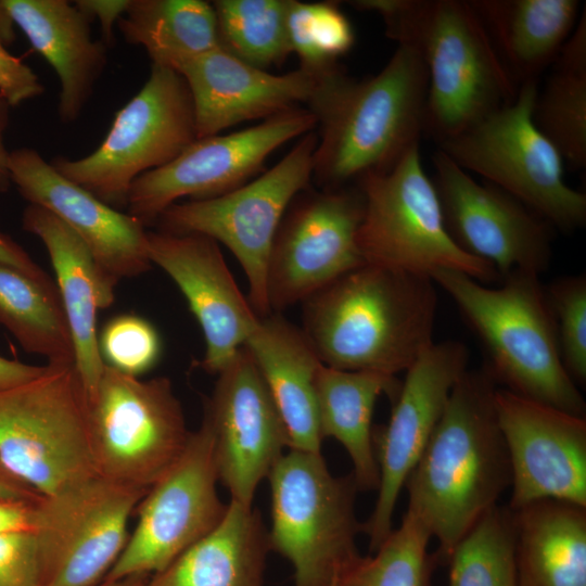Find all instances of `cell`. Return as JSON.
<instances>
[{"mask_svg": "<svg viewBox=\"0 0 586 586\" xmlns=\"http://www.w3.org/2000/svg\"><path fill=\"white\" fill-rule=\"evenodd\" d=\"M495 406L510 463L508 508L543 499L586 507L585 417L498 387Z\"/></svg>", "mask_w": 586, "mask_h": 586, "instance_id": "20", "label": "cell"}, {"mask_svg": "<svg viewBox=\"0 0 586 586\" xmlns=\"http://www.w3.org/2000/svg\"><path fill=\"white\" fill-rule=\"evenodd\" d=\"M496 390L485 367L462 373L406 481L407 511L437 539V564L447 563L459 540L510 487Z\"/></svg>", "mask_w": 586, "mask_h": 586, "instance_id": "1", "label": "cell"}, {"mask_svg": "<svg viewBox=\"0 0 586 586\" xmlns=\"http://www.w3.org/2000/svg\"><path fill=\"white\" fill-rule=\"evenodd\" d=\"M256 364L284 424L289 449L320 454L316 375L322 364L302 329L270 314L243 345Z\"/></svg>", "mask_w": 586, "mask_h": 586, "instance_id": "26", "label": "cell"}, {"mask_svg": "<svg viewBox=\"0 0 586 586\" xmlns=\"http://www.w3.org/2000/svg\"><path fill=\"white\" fill-rule=\"evenodd\" d=\"M74 3L91 21L99 20L103 42L109 47L114 41L113 26L125 14L130 0H79Z\"/></svg>", "mask_w": 586, "mask_h": 586, "instance_id": "42", "label": "cell"}, {"mask_svg": "<svg viewBox=\"0 0 586 586\" xmlns=\"http://www.w3.org/2000/svg\"><path fill=\"white\" fill-rule=\"evenodd\" d=\"M149 576H130L117 581H102L95 586H143Z\"/></svg>", "mask_w": 586, "mask_h": 586, "instance_id": "49", "label": "cell"}, {"mask_svg": "<svg viewBox=\"0 0 586 586\" xmlns=\"http://www.w3.org/2000/svg\"><path fill=\"white\" fill-rule=\"evenodd\" d=\"M430 539L425 526L406 511L375 551L359 553L342 569L335 586H431L437 562L429 552Z\"/></svg>", "mask_w": 586, "mask_h": 586, "instance_id": "35", "label": "cell"}, {"mask_svg": "<svg viewBox=\"0 0 586 586\" xmlns=\"http://www.w3.org/2000/svg\"><path fill=\"white\" fill-rule=\"evenodd\" d=\"M513 82L549 68L581 15L577 0H469Z\"/></svg>", "mask_w": 586, "mask_h": 586, "instance_id": "27", "label": "cell"}, {"mask_svg": "<svg viewBox=\"0 0 586 586\" xmlns=\"http://www.w3.org/2000/svg\"><path fill=\"white\" fill-rule=\"evenodd\" d=\"M346 3L380 16L388 38L420 55L428 74L423 135L437 145L514 100L519 87L470 1Z\"/></svg>", "mask_w": 586, "mask_h": 586, "instance_id": "4", "label": "cell"}, {"mask_svg": "<svg viewBox=\"0 0 586 586\" xmlns=\"http://www.w3.org/2000/svg\"><path fill=\"white\" fill-rule=\"evenodd\" d=\"M14 24L59 77L60 119L81 114L107 61V46L91 38V20L65 0H2Z\"/></svg>", "mask_w": 586, "mask_h": 586, "instance_id": "25", "label": "cell"}, {"mask_svg": "<svg viewBox=\"0 0 586 586\" xmlns=\"http://www.w3.org/2000/svg\"><path fill=\"white\" fill-rule=\"evenodd\" d=\"M44 88L37 74L22 59L11 54L0 39V94L10 106L42 94Z\"/></svg>", "mask_w": 586, "mask_h": 586, "instance_id": "41", "label": "cell"}, {"mask_svg": "<svg viewBox=\"0 0 586 586\" xmlns=\"http://www.w3.org/2000/svg\"><path fill=\"white\" fill-rule=\"evenodd\" d=\"M15 24L4 7L2 0H0V39L5 46L11 44L15 38Z\"/></svg>", "mask_w": 586, "mask_h": 586, "instance_id": "48", "label": "cell"}, {"mask_svg": "<svg viewBox=\"0 0 586 586\" xmlns=\"http://www.w3.org/2000/svg\"><path fill=\"white\" fill-rule=\"evenodd\" d=\"M290 0H216L220 46L235 58L267 71L292 54L286 29Z\"/></svg>", "mask_w": 586, "mask_h": 586, "instance_id": "34", "label": "cell"}, {"mask_svg": "<svg viewBox=\"0 0 586 586\" xmlns=\"http://www.w3.org/2000/svg\"><path fill=\"white\" fill-rule=\"evenodd\" d=\"M533 106V120L564 164L586 166V14L585 11L550 66Z\"/></svg>", "mask_w": 586, "mask_h": 586, "instance_id": "32", "label": "cell"}, {"mask_svg": "<svg viewBox=\"0 0 586 586\" xmlns=\"http://www.w3.org/2000/svg\"><path fill=\"white\" fill-rule=\"evenodd\" d=\"M356 184L365 200L357 231L365 263L430 278L446 269L483 284L501 281L494 266L462 251L448 233L437 192L422 166L420 144L390 170Z\"/></svg>", "mask_w": 586, "mask_h": 586, "instance_id": "9", "label": "cell"}, {"mask_svg": "<svg viewBox=\"0 0 586 586\" xmlns=\"http://www.w3.org/2000/svg\"><path fill=\"white\" fill-rule=\"evenodd\" d=\"M0 586H40L31 531L0 533Z\"/></svg>", "mask_w": 586, "mask_h": 586, "instance_id": "40", "label": "cell"}, {"mask_svg": "<svg viewBox=\"0 0 586 586\" xmlns=\"http://www.w3.org/2000/svg\"><path fill=\"white\" fill-rule=\"evenodd\" d=\"M203 419L211 430L219 482L232 501L252 507L259 483L289 448V438L265 381L244 346L218 373Z\"/></svg>", "mask_w": 586, "mask_h": 586, "instance_id": "19", "label": "cell"}, {"mask_svg": "<svg viewBox=\"0 0 586 586\" xmlns=\"http://www.w3.org/2000/svg\"><path fill=\"white\" fill-rule=\"evenodd\" d=\"M218 481L213 438L203 419L179 459L139 502L136 528L103 581L153 575L211 533L228 508L219 498Z\"/></svg>", "mask_w": 586, "mask_h": 586, "instance_id": "14", "label": "cell"}, {"mask_svg": "<svg viewBox=\"0 0 586 586\" xmlns=\"http://www.w3.org/2000/svg\"><path fill=\"white\" fill-rule=\"evenodd\" d=\"M511 512L518 586H586V507L543 499Z\"/></svg>", "mask_w": 586, "mask_h": 586, "instance_id": "29", "label": "cell"}, {"mask_svg": "<svg viewBox=\"0 0 586 586\" xmlns=\"http://www.w3.org/2000/svg\"><path fill=\"white\" fill-rule=\"evenodd\" d=\"M315 130L300 137L270 169L220 196L170 205L156 220L160 231L196 233L222 243L241 265L249 284V302L259 318L271 314L267 269L280 222L313 177Z\"/></svg>", "mask_w": 586, "mask_h": 586, "instance_id": "11", "label": "cell"}, {"mask_svg": "<svg viewBox=\"0 0 586 586\" xmlns=\"http://www.w3.org/2000/svg\"><path fill=\"white\" fill-rule=\"evenodd\" d=\"M34 504L35 501H0V533L31 531Z\"/></svg>", "mask_w": 586, "mask_h": 586, "instance_id": "44", "label": "cell"}, {"mask_svg": "<svg viewBox=\"0 0 586 586\" xmlns=\"http://www.w3.org/2000/svg\"><path fill=\"white\" fill-rule=\"evenodd\" d=\"M431 279L479 336L488 360L484 367L496 383L585 417V400L563 366L555 318L537 275L515 270L497 288L456 270H436Z\"/></svg>", "mask_w": 586, "mask_h": 586, "instance_id": "5", "label": "cell"}, {"mask_svg": "<svg viewBox=\"0 0 586 586\" xmlns=\"http://www.w3.org/2000/svg\"><path fill=\"white\" fill-rule=\"evenodd\" d=\"M546 291L563 366L575 384L586 382V277L566 276Z\"/></svg>", "mask_w": 586, "mask_h": 586, "instance_id": "38", "label": "cell"}, {"mask_svg": "<svg viewBox=\"0 0 586 586\" xmlns=\"http://www.w3.org/2000/svg\"><path fill=\"white\" fill-rule=\"evenodd\" d=\"M117 26L152 64L169 68L221 47L214 7L203 0H130Z\"/></svg>", "mask_w": 586, "mask_h": 586, "instance_id": "31", "label": "cell"}, {"mask_svg": "<svg viewBox=\"0 0 586 586\" xmlns=\"http://www.w3.org/2000/svg\"><path fill=\"white\" fill-rule=\"evenodd\" d=\"M0 461L40 495L98 473L75 364L48 362L37 377L0 388Z\"/></svg>", "mask_w": 586, "mask_h": 586, "instance_id": "6", "label": "cell"}, {"mask_svg": "<svg viewBox=\"0 0 586 586\" xmlns=\"http://www.w3.org/2000/svg\"><path fill=\"white\" fill-rule=\"evenodd\" d=\"M365 200L357 184L300 192L276 233L267 269L272 310L303 303L366 264L357 246Z\"/></svg>", "mask_w": 586, "mask_h": 586, "instance_id": "16", "label": "cell"}, {"mask_svg": "<svg viewBox=\"0 0 586 586\" xmlns=\"http://www.w3.org/2000/svg\"><path fill=\"white\" fill-rule=\"evenodd\" d=\"M268 531L259 511L230 500L221 522L143 586H263Z\"/></svg>", "mask_w": 586, "mask_h": 586, "instance_id": "28", "label": "cell"}, {"mask_svg": "<svg viewBox=\"0 0 586 586\" xmlns=\"http://www.w3.org/2000/svg\"><path fill=\"white\" fill-rule=\"evenodd\" d=\"M428 74L420 55L397 46L374 76L340 66L320 75L306 109L319 131L311 180L322 190L390 170L423 136Z\"/></svg>", "mask_w": 586, "mask_h": 586, "instance_id": "2", "label": "cell"}, {"mask_svg": "<svg viewBox=\"0 0 586 586\" xmlns=\"http://www.w3.org/2000/svg\"><path fill=\"white\" fill-rule=\"evenodd\" d=\"M0 264L13 267L39 283L56 288L52 279L11 237L0 231Z\"/></svg>", "mask_w": 586, "mask_h": 586, "instance_id": "43", "label": "cell"}, {"mask_svg": "<svg viewBox=\"0 0 586 586\" xmlns=\"http://www.w3.org/2000/svg\"><path fill=\"white\" fill-rule=\"evenodd\" d=\"M270 550L293 568V586H331L359 552L352 473L333 475L320 454L289 449L271 469Z\"/></svg>", "mask_w": 586, "mask_h": 586, "instance_id": "8", "label": "cell"}, {"mask_svg": "<svg viewBox=\"0 0 586 586\" xmlns=\"http://www.w3.org/2000/svg\"><path fill=\"white\" fill-rule=\"evenodd\" d=\"M195 139L194 107L183 77L152 64L148 80L116 113L93 152L76 160L58 156L50 164L119 211L127 207L138 177L168 164Z\"/></svg>", "mask_w": 586, "mask_h": 586, "instance_id": "10", "label": "cell"}, {"mask_svg": "<svg viewBox=\"0 0 586 586\" xmlns=\"http://www.w3.org/2000/svg\"><path fill=\"white\" fill-rule=\"evenodd\" d=\"M469 351L459 341L433 343L406 370L386 425L373 430L380 472L378 498L362 533L375 551L392 532L393 514L406 481L468 369Z\"/></svg>", "mask_w": 586, "mask_h": 586, "instance_id": "18", "label": "cell"}, {"mask_svg": "<svg viewBox=\"0 0 586 586\" xmlns=\"http://www.w3.org/2000/svg\"><path fill=\"white\" fill-rule=\"evenodd\" d=\"M302 331L328 367L395 375L433 342L430 277L364 264L308 297Z\"/></svg>", "mask_w": 586, "mask_h": 586, "instance_id": "3", "label": "cell"}, {"mask_svg": "<svg viewBox=\"0 0 586 586\" xmlns=\"http://www.w3.org/2000/svg\"><path fill=\"white\" fill-rule=\"evenodd\" d=\"M149 491L99 473L33 506L40 586H95L128 540V521Z\"/></svg>", "mask_w": 586, "mask_h": 586, "instance_id": "13", "label": "cell"}, {"mask_svg": "<svg viewBox=\"0 0 586 586\" xmlns=\"http://www.w3.org/2000/svg\"><path fill=\"white\" fill-rule=\"evenodd\" d=\"M99 347L105 365L135 377L152 369L162 352L156 329L144 318L129 314L106 322Z\"/></svg>", "mask_w": 586, "mask_h": 586, "instance_id": "39", "label": "cell"}, {"mask_svg": "<svg viewBox=\"0 0 586 586\" xmlns=\"http://www.w3.org/2000/svg\"><path fill=\"white\" fill-rule=\"evenodd\" d=\"M8 102L0 94V192H7L11 187V177L9 170L10 151L5 146L4 133L9 122Z\"/></svg>", "mask_w": 586, "mask_h": 586, "instance_id": "47", "label": "cell"}, {"mask_svg": "<svg viewBox=\"0 0 586 586\" xmlns=\"http://www.w3.org/2000/svg\"><path fill=\"white\" fill-rule=\"evenodd\" d=\"M152 264L162 268L184 295L205 340L200 362L218 374L244 345L259 317L239 290L213 239L196 234L148 231Z\"/></svg>", "mask_w": 586, "mask_h": 586, "instance_id": "21", "label": "cell"}, {"mask_svg": "<svg viewBox=\"0 0 586 586\" xmlns=\"http://www.w3.org/2000/svg\"><path fill=\"white\" fill-rule=\"evenodd\" d=\"M316 126L306 107H296L242 130L198 138L171 162L136 179L128 195V214L146 227L179 199L226 194L260 173L275 150Z\"/></svg>", "mask_w": 586, "mask_h": 586, "instance_id": "15", "label": "cell"}, {"mask_svg": "<svg viewBox=\"0 0 586 586\" xmlns=\"http://www.w3.org/2000/svg\"><path fill=\"white\" fill-rule=\"evenodd\" d=\"M286 29L292 53L300 67L322 74L339 65V59L355 43L351 21L339 2H302L290 0Z\"/></svg>", "mask_w": 586, "mask_h": 586, "instance_id": "37", "label": "cell"}, {"mask_svg": "<svg viewBox=\"0 0 586 586\" xmlns=\"http://www.w3.org/2000/svg\"><path fill=\"white\" fill-rule=\"evenodd\" d=\"M9 170L20 194L66 224L117 283L151 268L148 231L136 217L109 206L68 180L31 148L10 151Z\"/></svg>", "mask_w": 586, "mask_h": 586, "instance_id": "22", "label": "cell"}, {"mask_svg": "<svg viewBox=\"0 0 586 586\" xmlns=\"http://www.w3.org/2000/svg\"><path fill=\"white\" fill-rule=\"evenodd\" d=\"M400 385L395 375L381 372L339 370L323 364L318 368L316 396L321 436L333 437L345 448L358 491L379 488L373 410L381 395L393 403Z\"/></svg>", "mask_w": 586, "mask_h": 586, "instance_id": "30", "label": "cell"}, {"mask_svg": "<svg viewBox=\"0 0 586 586\" xmlns=\"http://www.w3.org/2000/svg\"><path fill=\"white\" fill-rule=\"evenodd\" d=\"M39 497L40 494L11 473L0 461V501H36Z\"/></svg>", "mask_w": 586, "mask_h": 586, "instance_id": "45", "label": "cell"}, {"mask_svg": "<svg viewBox=\"0 0 586 586\" xmlns=\"http://www.w3.org/2000/svg\"><path fill=\"white\" fill-rule=\"evenodd\" d=\"M173 69L183 77L191 93L196 139L306 107L321 75L301 67L272 74L243 62L222 47L186 59Z\"/></svg>", "mask_w": 586, "mask_h": 586, "instance_id": "23", "label": "cell"}, {"mask_svg": "<svg viewBox=\"0 0 586 586\" xmlns=\"http://www.w3.org/2000/svg\"><path fill=\"white\" fill-rule=\"evenodd\" d=\"M538 81L519 87L514 100L437 145L466 171L506 191L562 231L586 222V195L563 178L564 162L533 120Z\"/></svg>", "mask_w": 586, "mask_h": 586, "instance_id": "7", "label": "cell"}, {"mask_svg": "<svg viewBox=\"0 0 586 586\" xmlns=\"http://www.w3.org/2000/svg\"><path fill=\"white\" fill-rule=\"evenodd\" d=\"M43 369L44 366L27 365L0 356V388L26 382L40 374Z\"/></svg>", "mask_w": 586, "mask_h": 586, "instance_id": "46", "label": "cell"}, {"mask_svg": "<svg viewBox=\"0 0 586 586\" xmlns=\"http://www.w3.org/2000/svg\"><path fill=\"white\" fill-rule=\"evenodd\" d=\"M335 582H336V579H335ZM335 582L331 586H335Z\"/></svg>", "mask_w": 586, "mask_h": 586, "instance_id": "50", "label": "cell"}, {"mask_svg": "<svg viewBox=\"0 0 586 586\" xmlns=\"http://www.w3.org/2000/svg\"><path fill=\"white\" fill-rule=\"evenodd\" d=\"M87 398L100 475L149 491L184 451L191 432L168 378L141 380L105 365Z\"/></svg>", "mask_w": 586, "mask_h": 586, "instance_id": "12", "label": "cell"}, {"mask_svg": "<svg viewBox=\"0 0 586 586\" xmlns=\"http://www.w3.org/2000/svg\"><path fill=\"white\" fill-rule=\"evenodd\" d=\"M22 227L41 240L50 256L74 344L75 368L88 397L105 367L99 347L97 310L113 304L117 282L101 269L85 242L46 208L28 204L22 214Z\"/></svg>", "mask_w": 586, "mask_h": 586, "instance_id": "24", "label": "cell"}, {"mask_svg": "<svg viewBox=\"0 0 586 586\" xmlns=\"http://www.w3.org/2000/svg\"><path fill=\"white\" fill-rule=\"evenodd\" d=\"M432 163L446 228L462 251L494 266L501 280L515 270L539 276L548 268V222L500 188L477 182L442 151Z\"/></svg>", "mask_w": 586, "mask_h": 586, "instance_id": "17", "label": "cell"}, {"mask_svg": "<svg viewBox=\"0 0 586 586\" xmlns=\"http://www.w3.org/2000/svg\"><path fill=\"white\" fill-rule=\"evenodd\" d=\"M449 586H518L512 512L494 506L455 546Z\"/></svg>", "mask_w": 586, "mask_h": 586, "instance_id": "36", "label": "cell"}, {"mask_svg": "<svg viewBox=\"0 0 586 586\" xmlns=\"http://www.w3.org/2000/svg\"><path fill=\"white\" fill-rule=\"evenodd\" d=\"M0 324L30 354L75 364L74 344L58 288L0 264Z\"/></svg>", "mask_w": 586, "mask_h": 586, "instance_id": "33", "label": "cell"}]
</instances>
